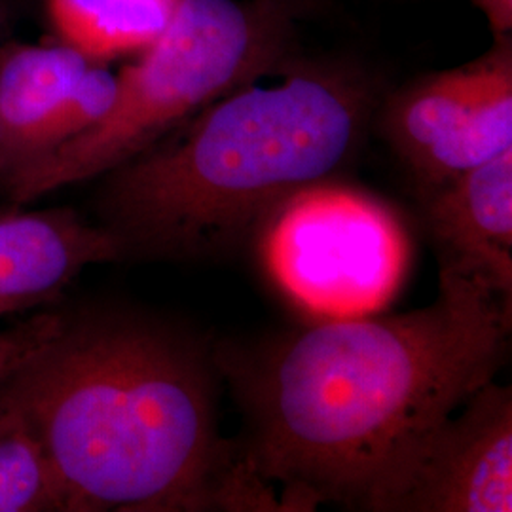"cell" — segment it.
Masks as SVG:
<instances>
[{
	"label": "cell",
	"instance_id": "9c48e42d",
	"mask_svg": "<svg viewBox=\"0 0 512 512\" xmlns=\"http://www.w3.org/2000/svg\"><path fill=\"white\" fill-rule=\"evenodd\" d=\"M124 256L114 232L71 209L0 213V317L46 304L88 266Z\"/></svg>",
	"mask_w": 512,
	"mask_h": 512
},
{
	"label": "cell",
	"instance_id": "ba28073f",
	"mask_svg": "<svg viewBox=\"0 0 512 512\" xmlns=\"http://www.w3.org/2000/svg\"><path fill=\"white\" fill-rule=\"evenodd\" d=\"M418 198L440 272L475 281L511 306L512 150L418 190Z\"/></svg>",
	"mask_w": 512,
	"mask_h": 512
},
{
	"label": "cell",
	"instance_id": "9a60e30c",
	"mask_svg": "<svg viewBox=\"0 0 512 512\" xmlns=\"http://www.w3.org/2000/svg\"><path fill=\"white\" fill-rule=\"evenodd\" d=\"M274 2H279L281 6L289 8L293 14H298V12H306L313 8L319 0H274Z\"/></svg>",
	"mask_w": 512,
	"mask_h": 512
},
{
	"label": "cell",
	"instance_id": "8992f818",
	"mask_svg": "<svg viewBox=\"0 0 512 512\" xmlns=\"http://www.w3.org/2000/svg\"><path fill=\"white\" fill-rule=\"evenodd\" d=\"M385 141L418 190L446 183L512 150V42L475 61L425 74L380 101Z\"/></svg>",
	"mask_w": 512,
	"mask_h": 512
},
{
	"label": "cell",
	"instance_id": "3957f363",
	"mask_svg": "<svg viewBox=\"0 0 512 512\" xmlns=\"http://www.w3.org/2000/svg\"><path fill=\"white\" fill-rule=\"evenodd\" d=\"M200 110L103 175L101 224L126 256L205 258L255 238L279 203L338 177L365 143L380 93L344 63H291Z\"/></svg>",
	"mask_w": 512,
	"mask_h": 512
},
{
	"label": "cell",
	"instance_id": "5bb4252c",
	"mask_svg": "<svg viewBox=\"0 0 512 512\" xmlns=\"http://www.w3.org/2000/svg\"><path fill=\"white\" fill-rule=\"evenodd\" d=\"M486 18L495 38L511 37L512 0H469Z\"/></svg>",
	"mask_w": 512,
	"mask_h": 512
},
{
	"label": "cell",
	"instance_id": "30bf717a",
	"mask_svg": "<svg viewBox=\"0 0 512 512\" xmlns=\"http://www.w3.org/2000/svg\"><path fill=\"white\" fill-rule=\"evenodd\" d=\"M95 63L73 46L12 44L0 52V175L37 160L55 114Z\"/></svg>",
	"mask_w": 512,
	"mask_h": 512
},
{
	"label": "cell",
	"instance_id": "8fae6325",
	"mask_svg": "<svg viewBox=\"0 0 512 512\" xmlns=\"http://www.w3.org/2000/svg\"><path fill=\"white\" fill-rule=\"evenodd\" d=\"M184 0H44L57 40L95 63L137 55L164 33Z\"/></svg>",
	"mask_w": 512,
	"mask_h": 512
},
{
	"label": "cell",
	"instance_id": "2e32d148",
	"mask_svg": "<svg viewBox=\"0 0 512 512\" xmlns=\"http://www.w3.org/2000/svg\"><path fill=\"white\" fill-rule=\"evenodd\" d=\"M23 0H0V19L10 16Z\"/></svg>",
	"mask_w": 512,
	"mask_h": 512
},
{
	"label": "cell",
	"instance_id": "4fadbf2b",
	"mask_svg": "<svg viewBox=\"0 0 512 512\" xmlns=\"http://www.w3.org/2000/svg\"><path fill=\"white\" fill-rule=\"evenodd\" d=\"M59 313H44L14 329L0 330V384L14 372L25 355L55 327Z\"/></svg>",
	"mask_w": 512,
	"mask_h": 512
},
{
	"label": "cell",
	"instance_id": "52a82bcc",
	"mask_svg": "<svg viewBox=\"0 0 512 512\" xmlns=\"http://www.w3.org/2000/svg\"><path fill=\"white\" fill-rule=\"evenodd\" d=\"M512 389L494 380L414 440L368 512H511Z\"/></svg>",
	"mask_w": 512,
	"mask_h": 512
},
{
	"label": "cell",
	"instance_id": "7a4b0ae2",
	"mask_svg": "<svg viewBox=\"0 0 512 512\" xmlns=\"http://www.w3.org/2000/svg\"><path fill=\"white\" fill-rule=\"evenodd\" d=\"M202 338L135 311L61 315L0 384L50 463L63 512L279 511L219 427Z\"/></svg>",
	"mask_w": 512,
	"mask_h": 512
},
{
	"label": "cell",
	"instance_id": "5b68a950",
	"mask_svg": "<svg viewBox=\"0 0 512 512\" xmlns=\"http://www.w3.org/2000/svg\"><path fill=\"white\" fill-rule=\"evenodd\" d=\"M255 238L275 285L296 306L327 319L385 304L408 264L395 211L338 177L279 203Z\"/></svg>",
	"mask_w": 512,
	"mask_h": 512
},
{
	"label": "cell",
	"instance_id": "6da1fadb",
	"mask_svg": "<svg viewBox=\"0 0 512 512\" xmlns=\"http://www.w3.org/2000/svg\"><path fill=\"white\" fill-rule=\"evenodd\" d=\"M511 306L440 272L439 298L395 315H351L215 346L245 416L239 442L279 511H368L406 448L492 382Z\"/></svg>",
	"mask_w": 512,
	"mask_h": 512
},
{
	"label": "cell",
	"instance_id": "7c38bea8",
	"mask_svg": "<svg viewBox=\"0 0 512 512\" xmlns=\"http://www.w3.org/2000/svg\"><path fill=\"white\" fill-rule=\"evenodd\" d=\"M0 512H63L44 450L25 423L2 408Z\"/></svg>",
	"mask_w": 512,
	"mask_h": 512
},
{
	"label": "cell",
	"instance_id": "277c9868",
	"mask_svg": "<svg viewBox=\"0 0 512 512\" xmlns=\"http://www.w3.org/2000/svg\"><path fill=\"white\" fill-rule=\"evenodd\" d=\"M293 12L274 0H184L118 76L109 112L82 135L4 177L14 202L107 175L200 110L293 63Z\"/></svg>",
	"mask_w": 512,
	"mask_h": 512
}]
</instances>
